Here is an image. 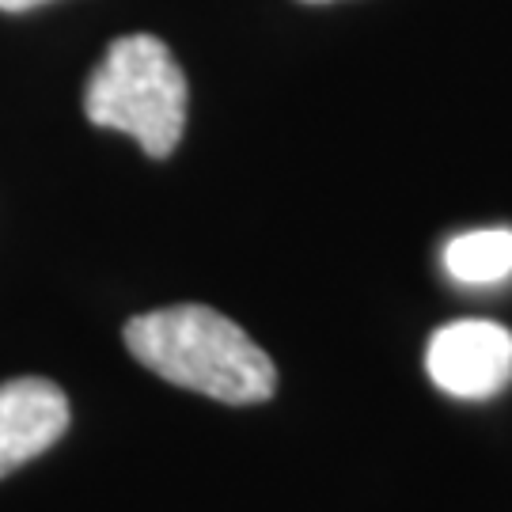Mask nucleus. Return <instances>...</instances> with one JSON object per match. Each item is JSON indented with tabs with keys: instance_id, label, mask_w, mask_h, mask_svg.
I'll list each match as a JSON object with an SVG mask.
<instances>
[{
	"instance_id": "obj_4",
	"label": "nucleus",
	"mask_w": 512,
	"mask_h": 512,
	"mask_svg": "<svg viewBox=\"0 0 512 512\" xmlns=\"http://www.w3.org/2000/svg\"><path fill=\"white\" fill-rule=\"evenodd\" d=\"M69 429V399L54 380L19 376L0 384V478L54 448Z\"/></svg>"
},
{
	"instance_id": "obj_7",
	"label": "nucleus",
	"mask_w": 512,
	"mask_h": 512,
	"mask_svg": "<svg viewBox=\"0 0 512 512\" xmlns=\"http://www.w3.org/2000/svg\"><path fill=\"white\" fill-rule=\"evenodd\" d=\"M308 4H323V0H308Z\"/></svg>"
},
{
	"instance_id": "obj_6",
	"label": "nucleus",
	"mask_w": 512,
	"mask_h": 512,
	"mask_svg": "<svg viewBox=\"0 0 512 512\" xmlns=\"http://www.w3.org/2000/svg\"><path fill=\"white\" fill-rule=\"evenodd\" d=\"M38 4H46V0H0V12H31Z\"/></svg>"
},
{
	"instance_id": "obj_1",
	"label": "nucleus",
	"mask_w": 512,
	"mask_h": 512,
	"mask_svg": "<svg viewBox=\"0 0 512 512\" xmlns=\"http://www.w3.org/2000/svg\"><path fill=\"white\" fill-rule=\"evenodd\" d=\"M126 346L160 380L217 403L251 406L277 391L270 353L239 323L205 304H175L129 319Z\"/></svg>"
},
{
	"instance_id": "obj_2",
	"label": "nucleus",
	"mask_w": 512,
	"mask_h": 512,
	"mask_svg": "<svg viewBox=\"0 0 512 512\" xmlns=\"http://www.w3.org/2000/svg\"><path fill=\"white\" fill-rule=\"evenodd\" d=\"M84 114L92 126L133 137L152 160H167L186 129V76L156 35L114 38L88 76Z\"/></svg>"
},
{
	"instance_id": "obj_5",
	"label": "nucleus",
	"mask_w": 512,
	"mask_h": 512,
	"mask_svg": "<svg viewBox=\"0 0 512 512\" xmlns=\"http://www.w3.org/2000/svg\"><path fill=\"white\" fill-rule=\"evenodd\" d=\"M444 270L459 285H497L512 277V228H475L444 247Z\"/></svg>"
},
{
	"instance_id": "obj_3",
	"label": "nucleus",
	"mask_w": 512,
	"mask_h": 512,
	"mask_svg": "<svg viewBox=\"0 0 512 512\" xmlns=\"http://www.w3.org/2000/svg\"><path fill=\"white\" fill-rule=\"evenodd\" d=\"M425 372L452 399H490L512 380V330L494 319H456L429 338Z\"/></svg>"
}]
</instances>
